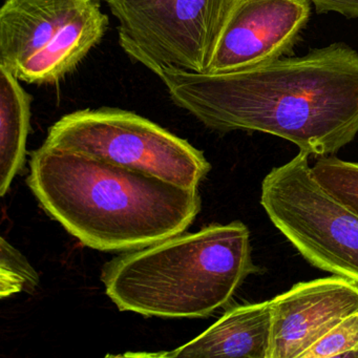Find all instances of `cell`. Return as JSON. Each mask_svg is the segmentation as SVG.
I'll list each match as a JSON object with an SVG mask.
<instances>
[{
    "label": "cell",
    "instance_id": "30bf717a",
    "mask_svg": "<svg viewBox=\"0 0 358 358\" xmlns=\"http://www.w3.org/2000/svg\"><path fill=\"white\" fill-rule=\"evenodd\" d=\"M271 341L270 301L228 309L189 343L171 352L138 354L150 357L268 358Z\"/></svg>",
    "mask_w": 358,
    "mask_h": 358
},
{
    "label": "cell",
    "instance_id": "4fadbf2b",
    "mask_svg": "<svg viewBox=\"0 0 358 358\" xmlns=\"http://www.w3.org/2000/svg\"><path fill=\"white\" fill-rule=\"evenodd\" d=\"M38 275L24 255L5 238L0 240V294L1 299L24 290H32Z\"/></svg>",
    "mask_w": 358,
    "mask_h": 358
},
{
    "label": "cell",
    "instance_id": "7c38bea8",
    "mask_svg": "<svg viewBox=\"0 0 358 358\" xmlns=\"http://www.w3.org/2000/svg\"><path fill=\"white\" fill-rule=\"evenodd\" d=\"M312 175L330 196L358 215V163L320 157Z\"/></svg>",
    "mask_w": 358,
    "mask_h": 358
},
{
    "label": "cell",
    "instance_id": "3957f363",
    "mask_svg": "<svg viewBox=\"0 0 358 358\" xmlns=\"http://www.w3.org/2000/svg\"><path fill=\"white\" fill-rule=\"evenodd\" d=\"M259 272L248 227L234 221L123 253L103 266L101 280L120 311L202 318L225 307L245 280Z\"/></svg>",
    "mask_w": 358,
    "mask_h": 358
},
{
    "label": "cell",
    "instance_id": "9c48e42d",
    "mask_svg": "<svg viewBox=\"0 0 358 358\" xmlns=\"http://www.w3.org/2000/svg\"><path fill=\"white\" fill-rule=\"evenodd\" d=\"M268 358H301L336 324L358 311V284L332 275L297 282L270 299Z\"/></svg>",
    "mask_w": 358,
    "mask_h": 358
},
{
    "label": "cell",
    "instance_id": "8fae6325",
    "mask_svg": "<svg viewBox=\"0 0 358 358\" xmlns=\"http://www.w3.org/2000/svg\"><path fill=\"white\" fill-rule=\"evenodd\" d=\"M32 96L0 66V194L9 192L26 160Z\"/></svg>",
    "mask_w": 358,
    "mask_h": 358
},
{
    "label": "cell",
    "instance_id": "8992f818",
    "mask_svg": "<svg viewBox=\"0 0 358 358\" xmlns=\"http://www.w3.org/2000/svg\"><path fill=\"white\" fill-rule=\"evenodd\" d=\"M309 156L299 150L268 173L261 205L310 265L358 284V215L314 179Z\"/></svg>",
    "mask_w": 358,
    "mask_h": 358
},
{
    "label": "cell",
    "instance_id": "52a82bcc",
    "mask_svg": "<svg viewBox=\"0 0 358 358\" xmlns=\"http://www.w3.org/2000/svg\"><path fill=\"white\" fill-rule=\"evenodd\" d=\"M123 51L156 76L206 73L234 0H106Z\"/></svg>",
    "mask_w": 358,
    "mask_h": 358
},
{
    "label": "cell",
    "instance_id": "6da1fadb",
    "mask_svg": "<svg viewBox=\"0 0 358 358\" xmlns=\"http://www.w3.org/2000/svg\"><path fill=\"white\" fill-rule=\"evenodd\" d=\"M171 101L213 131H259L322 157L358 134V52L345 43L227 74L166 69Z\"/></svg>",
    "mask_w": 358,
    "mask_h": 358
},
{
    "label": "cell",
    "instance_id": "ba28073f",
    "mask_svg": "<svg viewBox=\"0 0 358 358\" xmlns=\"http://www.w3.org/2000/svg\"><path fill=\"white\" fill-rule=\"evenodd\" d=\"M311 14L310 0H234L206 73L227 74L290 53Z\"/></svg>",
    "mask_w": 358,
    "mask_h": 358
},
{
    "label": "cell",
    "instance_id": "5b68a950",
    "mask_svg": "<svg viewBox=\"0 0 358 358\" xmlns=\"http://www.w3.org/2000/svg\"><path fill=\"white\" fill-rule=\"evenodd\" d=\"M45 144L140 171L186 188H198L211 169L189 142L135 113L120 108L66 115Z\"/></svg>",
    "mask_w": 358,
    "mask_h": 358
},
{
    "label": "cell",
    "instance_id": "5bb4252c",
    "mask_svg": "<svg viewBox=\"0 0 358 358\" xmlns=\"http://www.w3.org/2000/svg\"><path fill=\"white\" fill-rule=\"evenodd\" d=\"M358 358V311L341 320L301 358Z\"/></svg>",
    "mask_w": 358,
    "mask_h": 358
},
{
    "label": "cell",
    "instance_id": "9a60e30c",
    "mask_svg": "<svg viewBox=\"0 0 358 358\" xmlns=\"http://www.w3.org/2000/svg\"><path fill=\"white\" fill-rule=\"evenodd\" d=\"M316 13H337L345 18H358V0H310Z\"/></svg>",
    "mask_w": 358,
    "mask_h": 358
},
{
    "label": "cell",
    "instance_id": "7a4b0ae2",
    "mask_svg": "<svg viewBox=\"0 0 358 358\" xmlns=\"http://www.w3.org/2000/svg\"><path fill=\"white\" fill-rule=\"evenodd\" d=\"M28 185L45 213L81 244L129 252L183 234L201 211L198 188L43 144Z\"/></svg>",
    "mask_w": 358,
    "mask_h": 358
},
{
    "label": "cell",
    "instance_id": "277c9868",
    "mask_svg": "<svg viewBox=\"0 0 358 358\" xmlns=\"http://www.w3.org/2000/svg\"><path fill=\"white\" fill-rule=\"evenodd\" d=\"M108 27L101 0H6L0 66L29 85H56L99 45Z\"/></svg>",
    "mask_w": 358,
    "mask_h": 358
}]
</instances>
